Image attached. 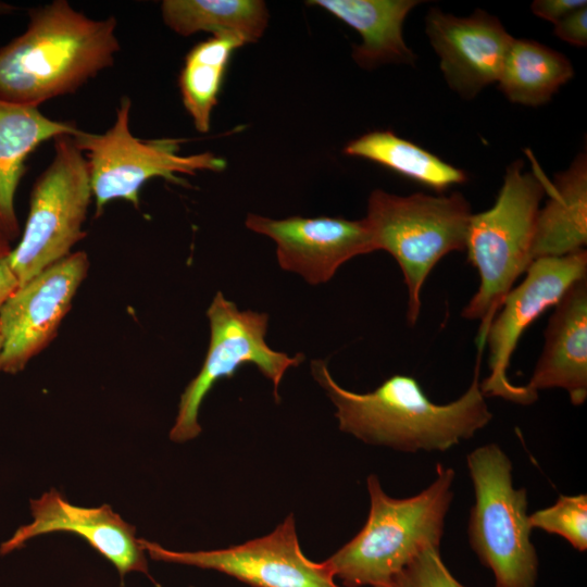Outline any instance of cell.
Masks as SVG:
<instances>
[{
    "mask_svg": "<svg viewBox=\"0 0 587 587\" xmlns=\"http://www.w3.org/2000/svg\"><path fill=\"white\" fill-rule=\"evenodd\" d=\"M245 41L234 34H214L193 46L185 57L178 86L183 104L200 133L210 130L224 76L235 50Z\"/></svg>",
    "mask_w": 587,
    "mask_h": 587,
    "instance_id": "603a6c76",
    "label": "cell"
},
{
    "mask_svg": "<svg viewBox=\"0 0 587 587\" xmlns=\"http://www.w3.org/2000/svg\"><path fill=\"white\" fill-rule=\"evenodd\" d=\"M390 587H466L448 570L440 557V548L423 550L399 574Z\"/></svg>",
    "mask_w": 587,
    "mask_h": 587,
    "instance_id": "d4e9b609",
    "label": "cell"
},
{
    "mask_svg": "<svg viewBox=\"0 0 587 587\" xmlns=\"http://www.w3.org/2000/svg\"><path fill=\"white\" fill-rule=\"evenodd\" d=\"M84 251L45 268L18 286L0 310L1 372L16 374L57 336L87 276Z\"/></svg>",
    "mask_w": 587,
    "mask_h": 587,
    "instance_id": "7c38bea8",
    "label": "cell"
},
{
    "mask_svg": "<svg viewBox=\"0 0 587 587\" xmlns=\"http://www.w3.org/2000/svg\"><path fill=\"white\" fill-rule=\"evenodd\" d=\"M161 14L178 35L234 34L245 43L258 41L268 24V11L261 0H164Z\"/></svg>",
    "mask_w": 587,
    "mask_h": 587,
    "instance_id": "44dd1931",
    "label": "cell"
},
{
    "mask_svg": "<svg viewBox=\"0 0 587 587\" xmlns=\"http://www.w3.org/2000/svg\"><path fill=\"white\" fill-rule=\"evenodd\" d=\"M10 242L0 234V310L20 286L10 262L12 252Z\"/></svg>",
    "mask_w": 587,
    "mask_h": 587,
    "instance_id": "83f0119b",
    "label": "cell"
},
{
    "mask_svg": "<svg viewBox=\"0 0 587 587\" xmlns=\"http://www.w3.org/2000/svg\"><path fill=\"white\" fill-rule=\"evenodd\" d=\"M553 33L565 42L577 47H586L587 7L575 10L555 23Z\"/></svg>",
    "mask_w": 587,
    "mask_h": 587,
    "instance_id": "484cf974",
    "label": "cell"
},
{
    "mask_svg": "<svg viewBox=\"0 0 587 587\" xmlns=\"http://www.w3.org/2000/svg\"><path fill=\"white\" fill-rule=\"evenodd\" d=\"M1 351H2V339L0 335V371H1Z\"/></svg>",
    "mask_w": 587,
    "mask_h": 587,
    "instance_id": "f1b7e54d",
    "label": "cell"
},
{
    "mask_svg": "<svg viewBox=\"0 0 587 587\" xmlns=\"http://www.w3.org/2000/svg\"><path fill=\"white\" fill-rule=\"evenodd\" d=\"M472 214L460 192L398 196L375 189L370 195L364 221L375 251H387L401 268L411 326L417 322L421 290L430 271L450 252L465 250Z\"/></svg>",
    "mask_w": 587,
    "mask_h": 587,
    "instance_id": "5b68a950",
    "label": "cell"
},
{
    "mask_svg": "<svg viewBox=\"0 0 587 587\" xmlns=\"http://www.w3.org/2000/svg\"><path fill=\"white\" fill-rule=\"evenodd\" d=\"M482 352L478 348L466 391L446 404L434 403L410 375H392L361 394L341 387L323 360L311 362V374L333 402L341 432L402 452H445L472 438L492 419L479 386Z\"/></svg>",
    "mask_w": 587,
    "mask_h": 587,
    "instance_id": "6da1fadb",
    "label": "cell"
},
{
    "mask_svg": "<svg viewBox=\"0 0 587 587\" xmlns=\"http://www.w3.org/2000/svg\"><path fill=\"white\" fill-rule=\"evenodd\" d=\"M425 33L447 84L464 99L498 82L514 39L496 16L482 10L459 17L430 8Z\"/></svg>",
    "mask_w": 587,
    "mask_h": 587,
    "instance_id": "9a60e30c",
    "label": "cell"
},
{
    "mask_svg": "<svg viewBox=\"0 0 587 587\" xmlns=\"http://www.w3.org/2000/svg\"><path fill=\"white\" fill-rule=\"evenodd\" d=\"M307 3L326 10L361 35L362 43L352 51L359 66L374 68L386 63H415L416 55L403 39L402 26L410 11L422 1L312 0Z\"/></svg>",
    "mask_w": 587,
    "mask_h": 587,
    "instance_id": "ac0fdd59",
    "label": "cell"
},
{
    "mask_svg": "<svg viewBox=\"0 0 587 587\" xmlns=\"http://www.w3.org/2000/svg\"><path fill=\"white\" fill-rule=\"evenodd\" d=\"M132 101L123 97L116 108L113 125L102 134L78 129L73 136L77 148L86 153L96 216L112 200L129 201L139 207V191L150 179L164 178L186 184L177 174L195 175L198 171L221 172L224 159L211 152L179 154L183 139L159 138L141 140L129 129Z\"/></svg>",
    "mask_w": 587,
    "mask_h": 587,
    "instance_id": "ba28073f",
    "label": "cell"
},
{
    "mask_svg": "<svg viewBox=\"0 0 587 587\" xmlns=\"http://www.w3.org/2000/svg\"><path fill=\"white\" fill-rule=\"evenodd\" d=\"M584 7H587L585 0H536L532 3L530 9L536 16L555 24Z\"/></svg>",
    "mask_w": 587,
    "mask_h": 587,
    "instance_id": "4316f807",
    "label": "cell"
},
{
    "mask_svg": "<svg viewBox=\"0 0 587 587\" xmlns=\"http://www.w3.org/2000/svg\"><path fill=\"white\" fill-rule=\"evenodd\" d=\"M466 465L475 496L467 523L472 550L491 571L495 587H535L539 560L527 492L514 487L510 458L491 442L471 451Z\"/></svg>",
    "mask_w": 587,
    "mask_h": 587,
    "instance_id": "8992f818",
    "label": "cell"
},
{
    "mask_svg": "<svg viewBox=\"0 0 587 587\" xmlns=\"http://www.w3.org/2000/svg\"><path fill=\"white\" fill-rule=\"evenodd\" d=\"M91 198L86 157L73 136L54 138L53 159L33 185L24 230L10 255L20 285L72 253L85 237Z\"/></svg>",
    "mask_w": 587,
    "mask_h": 587,
    "instance_id": "52a82bcc",
    "label": "cell"
},
{
    "mask_svg": "<svg viewBox=\"0 0 587 587\" xmlns=\"http://www.w3.org/2000/svg\"><path fill=\"white\" fill-rule=\"evenodd\" d=\"M455 472L438 463L434 480L421 492L394 498L375 474L366 479L370 511L364 526L324 560L344 587H390L423 550L440 548L454 494Z\"/></svg>",
    "mask_w": 587,
    "mask_h": 587,
    "instance_id": "3957f363",
    "label": "cell"
},
{
    "mask_svg": "<svg viewBox=\"0 0 587 587\" xmlns=\"http://www.w3.org/2000/svg\"><path fill=\"white\" fill-rule=\"evenodd\" d=\"M246 226L276 243L279 266L311 285L327 283L352 258L375 251L363 220L290 216L273 220L249 213Z\"/></svg>",
    "mask_w": 587,
    "mask_h": 587,
    "instance_id": "4fadbf2b",
    "label": "cell"
},
{
    "mask_svg": "<svg viewBox=\"0 0 587 587\" xmlns=\"http://www.w3.org/2000/svg\"><path fill=\"white\" fill-rule=\"evenodd\" d=\"M77 132L73 123L52 120L38 107L0 100V234L9 241L21 233L14 200L28 155L49 139Z\"/></svg>",
    "mask_w": 587,
    "mask_h": 587,
    "instance_id": "e0dca14e",
    "label": "cell"
},
{
    "mask_svg": "<svg viewBox=\"0 0 587 587\" xmlns=\"http://www.w3.org/2000/svg\"><path fill=\"white\" fill-rule=\"evenodd\" d=\"M548 200L539 209L533 245L534 260L562 257L587 243V159L579 153L547 187Z\"/></svg>",
    "mask_w": 587,
    "mask_h": 587,
    "instance_id": "d6986e66",
    "label": "cell"
},
{
    "mask_svg": "<svg viewBox=\"0 0 587 587\" xmlns=\"http://www.w3.org/2000/svg\"><path fill=\"white\" fill-rule=\"evenodd\" d=\"M344 153L378 163L437 191L467 180L464 171L391 130L366 133L349 141Z\"/></svg>",
    "mask_w": 587,
    "mask_h": 587,
    "instance_id": "7402d4cb",
    "label": "cell"
},
{
    "mask_svg": "<svg viewBox=\"0 0 587 587\" xmlns=\"http://www.w3.org/2000/svg\"><path fill=\"white\" fill-rule=\"evenodd\" d=\"M32 522L20 526L0 545V555L21 549L28 540L54 532L73 533L84 538L116 569L121 580L137 572L148 576L146 551L135 527L114 512L111 505L86 508L72 504L52 488L29 502Z\"/></svg>",
    "mask_w": 587,
    "mask_h": 587,
    "instance_id": "5bb4252c",
    "label": "cell"
},
{
    "mask_svg": "<svg viewBox=\"0 0 587 587\" xmlns=\"http://www.w3.org/2000/svg\"><path fill=\"white\" fill-rule=\"evenodd\" d=\"M207 316L210 324L209 348L199 373L180 395L177 414L170 430V439L177 444L200 435L199 411L218 379L230 378L243 364H254L272 382L274 398L278 401V387L286 371L304 360L303 353L290 357L273 350L265 340L268 315L239 310L221 291L213 297Z\"/></svg>",
    "mask_w": 587,
    "mask_h": 587,
    "instance_id": "9c48e42d",
    "label": "cell"
},
{
    "mask_svg": "<svg viewBox=\"0 0 587 587\" xmlns=\"http://www.w3.org/2000/svg\"><path fill=\"white\" fill-rule=\"evenodd\" d=\"M534 165L535 170L527 172L523 160L512 162L494 205L470 220L465 250L467 261L478 272L479 286L461 315L480 321L477 346H484L491 320L534 261L537 215L550 182L538 164Z\"/></svg>",
    "mask_w": 587,
    "mask_h": 587,
    "instance_id": "277c9868",
    "label": "cell"
},
{
    "mask_svg": "<svg viewBox=\"0 0 587 587\" xmlns=\"http://www.w3.org/2000/svg\"><path fill=\"white\" fill-rule=\"evenodd\" d=\"M574 76L570 60L532 39H513L499 78V89L513 103L537 107Z\"/></svg>",
    "mask_w": 587,
    "mask_h": 587,
    "instance_id": "ffe728a7",
    "label": "cell"
},
{
    "mask_svg": "<svg viewBox=\"0 0 587 587\" xmlns=\"http://www.w3.org/2000/svg\"><path fill=\"white\" fill-rule=\"evenodd\" d=\"M28 15L25 32L0 48V100L39 108L113 65L120 50L113 16L89 18L66 0Z\"/></svg>",
    "mask_w": 587,
    "mask_h": 587,
    "instance_id": "7a4b0ae2",
    "label": "cell"
},
{
    "mask_svg": "<svg viewBox=\"0 0 587 587\" xmlns=\"http://www.w3.org/2000/svg\"><path fill=\"white\" fill-rule=\"evenodd\" d=\"M525 278L512 288L487 327L483 345L488 348L489 375L479 383L485 397H500L530 404L538 396L507 376L511 357L525 329L548 308L554 307L570 286L587 276L586 249L532 262Z\"/></svg>",
    "mask_w": 587,
    "mask_h": 587,
    "instance_id": "30bf717a",
    "label": "cell"
},
{
    "mask_svg": "<svg viewBox=\"0 0 587 587\" xmlns=\"http://www.w3.org/2000/svg\"><path fill=\"white\" fill-rule=\"evenodd\" d=\"M139 540L154 561L213 570L252 587H341L324 561L302 552L292 513L268 535L224 549L176 551Z\"/></svg>",
    "mask_w": 587,
    "mask_h": 587,
    "instance_id": "8fae6325",
    "label": "cell"
},
{
    "mask_svg": "<svg viewBox=\"0 0 587 587\" xmlns=\"http://www.w3.org/2000/svg\"><path fill=\"white\" fill-rule=\"evenodd\" d=\"M533 529L538 528L565 539L575 550H587V496L560 495L555 502L528 515Z\"/></svg>",
    "mask_w": 587,
    "mask_h": 587,
    "instance_id": "cb8c5ba5",
    "label": "cell"
},
{
    "mask_svg": "<svg viewBox=\"0 0 587 587\" xmlns=\"http://www.w3.org/2000/svg\"><path fill=\"white\" fill-rule=\"evenodd\" d=\"M525 388H561L571 403L582 405L587 399V276L573 283L554 305L545 345Z\"/></svg>",
    "mask_w": 587,
    "mask_h": 587,
    "instance_id": "2e32d148",
    "label": "cell"
}]
</instances>
